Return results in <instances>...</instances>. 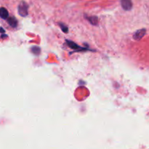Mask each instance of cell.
Returning a JSON list of instances; mask_svg holds the SVG:
<instances>
[{
  "mask_svg": "<svg viewBox=\"0 0 149 149\" xmlns=\"http://www.w3.org/2000/svg\"><path fill=\"white\" fill-rule=\"evenodd\" d=\"M7 23L8 24L10 25L11 27L13 28H15L17 27V20H16L15 17H8V18L7 19Z\"/></svg>",
  "mask_w": 149,
  "mask_h": 149,
  "instance_id": "277c9868",
  "label": "cell"
},
{
  "mask_svg": "<svg viewBox=\"0 0 149 149\" xmlns=\"http://www.w3.org/2000/svg\"><path fill=\"white\" fill-rule=\"evenodd\" d=\"M1 33H4V29H3L2 27L1 28Z\"/></svg>",
  "mask_w": 149,
  "mask_h": 149,
  "instance_id": "30bf717a",
  "label": "cell"
},
{
  "mask_svg": "<svg viewBox=\"0 0 149 149\" xmlns=\"http://www.w3.org/2000/svg\"><path fill=\"white\" fill-rule=\"evenodd\" d=\"M0 16L2 19H7L9 17V13L7 9L1 7L0 10Z\"/></svg>",
  "mask_w": 149,
  "mask_h": 149,
  "instance_id": "52a82bcc",
  "label": "cell"
},
{
  "mask_svg": "<svg viewBox=\"0 0 149 149\" xmlns=\"http://www.w3.org/2000/svg\"><path fill=\"white\" fill-rule=\"evenodd\" d=\"M85 17L87 18V20H89L90 23L92 25H94V26H97L98 24V18L96 16H86Z\"/></svg>",
  "mask_w": 149,
  "mask_h": 149,
  "instance_id": "5b68a950",
  "label": "cell"
},
{
  "mask_svg": "<svg viewBox=\"0 0 149 149\" xmlns=\"http://www.w3.org/2000/svg\"><path fill=\"white\" fill-rule=\"evenodd\" d=\"M59 26H60V27L61 28V29H62V31L64 32V33H68V29L65 24H63V23H59Z\"/></svg>",
  "mask_w": 149,
  "mask_h": 149,
  "instance_id": "9c48e42d",
  "label": "cell"
},
{
  "mask_svg": "<svg viewBox=\"0 0 149 149\" xmlns=\"http://www.w3.org/2000/svg\"><path fill=\"white\" fill-rule=\"evenodd\" d=\"M31 52L36 55H39V53H40V52H41L40 48L38 47H36V46L32 47L31 49Z\"/></svg>",
  "mask_w": 149,
  "mask_h": 149,
  "instance_id": "ba28073f",
  "label": "cell"
},
{
  "mask_svg": "<svg viewBox=\"0 0 149 149\" xmlns=\"http://www.w3.org/2000/svg\"><path fill=\"white\" fill-rule=\"evenodd\" d=\"M28 9H29L28 4L25 1L20 2V4L18 5V9H17L18 10L19 15L20 16H22V17H26V16H27L28 14H29Z\"/></svg>",
  "mask_w": 149,
  "mask_h": 149,
  "instance_id": "6da1fadb",
  "label": "cell"
},
{
  "mask_svg": "<svg viewBox=\"0 0 149 149\" xmlns=\"http://www.w3.org/2000/svg\"><path fill=\"white\" fill-rule=\"evenodd\" d=\"M4 37H7V35H3L2 33V35H1V38H4Z\"/></svg>",
  "mask_w": 149,
  "mask_h": 149,
  "instance_id": "8fae6325",
  "label": "cell"
},
{
  "mask_svg": "<svg viewBox=\"0 0 149 149\" xmlns=\"http://www.w3.org/2000/svg\"><path fill=\"white\" fill-rule=\"evenodd\" d=\"M121 4L125 10H130L132 8V0H121Z\"/></svg>",
  "mask_w": 149,
  "mask_h": 149,
  "instance_id": "3957f363",
  "label": "cell"
},
{
  "mask_svg": "<svg viewBox=\"0 0 149 149\" xmlns=\"http://www.w3.org/2000/svg\"><path fill=\"white\" fill-rule=\"evenodd\" d=\"M146 30L145 29H140V30H138L133 35V39H135V40H140V39H142L146 34Z\"/></svg>",
  "mask_w": 149,
  "mask_h": 149,
  "instance_id": "7a4b0ae2",
  "label": "cell"
},
{
  "mask_svg": "<svg viewBox=\"0 0 149 149\" xmlns=\"http://www.w3.org/2000/svg\"><path fill=\"white\" fill-rule=\"evenodd\" d=\"M66 42L67 44H68V46L70 47L71 48V49H74V50L77 51V49H84V48L81 47H79V45H77V44L74 43V42H71V41H68V40H66Z\"/></svg>",
  "mask_w": 149,
  "mask_h": 149,
  "instance_id": "8992f818",
  "label": "cell"
}]
</instances>
